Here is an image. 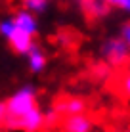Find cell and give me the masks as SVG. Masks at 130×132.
<instances>
[{
	"mask_svg": "<svg viewBox=\"0 0 130 132\" xmlns=\"http://www.w3.org/2000/svg\"><path fill=\"white\" fill-rule=\"evenodd\" d=\"M6 119H17V117L29 113L31 109H34L38 105V98H37V90L33 86H21L19 90L12 94L6 100Z\"/></svg>",
	"mask_w": 130,
	"mask_h": 132,
	"instance_id": "obj_1",
	"label": "cell"
},
{
	"mask_svg": "<svg viewBox=\"0 0 130 132\" xmlns=\"http://www.w3.org/2000/svg\"><path fill=\"white\" fill-rule=\"evenodd\" d=\"M0 35L6 38V42L10 44V48L19 56H25L31 48L34 46V36L25 33L23 29H19L15 23L12 21V17L0 21Z\"/></svg>",
	"mask_w": 130,
	"mask_h": 132,
	"instance_id": "obj_2",
	"label": "cell"
},
{
	"mask_svg": "<svg viewBox=\"0 0 130 132\" xmlns=\"http://www.w3.org/2000/svg\"><path fill=\"white\" fill-rule=\"evenodd\" d=\"M101 57L111 67H124L130 61V48L124 42V38H109L101 46Z\"/></svg>",
	"mask_w": 130,
	"mask_h": 132,
	"instance_id": "obj_3",
	"label": "cell"
},
{
	"mask_svg": "<svg viewBox=\"0 0 130 132\" xmlns=\"http://www.w3.org/2000/svg\"><path fill=\"white\" fill-rule=\"evenodd\" d=\"M2 128L6 130H21V132H40L44 126V111L38 109V105L34 109H31L29 113L17 117V119H4Z\"/></svg>",
	"mask_w": 130,
	"mask_h": 132,
	"instance_id": "obj_4",
	"label": "cell"
},
{
	"mask_svg": "<svg viewBox=\"0 0 130 132\" xmlns=\"http://www.w3.org/2000/svg\"><path fill=\"white\" fill-rule=\"evenodd\" d=\"M63 130L65 132H92L94 130V121L84 111L82 113H75V115L65 117Z\"/></svg>",
	"mask_w": 130,
	"mask_h": 132,
	"instance_id": "obj_5",
	"label": "cell"
},
{
	"mask_svg": "<svg viewBox=\"0 0 130 132\" xmlns=\"http://www.w3.org/2000/svg\"><path fill=\"white\" fill-rule=\"evenodd\" d=\"M80 6H82L84 15H86L88 19H92V21L103 19L111 12V6L105 4L103 0H80Z\"/></svg>",
	"mask_w": 130,
	"mask_h": 132,
	"instance_id": "obj_6",
	"label": "cell"
},
{
	"mask_svg": "<svg viewBox=\"0 0 130 132\" xmlns=\"http://www.w3.org/2000/svg\"><path fill=\"white\" fill-rule=\"evenodd\" d=\"M54 109L57 111L59 117H69V115H75V113L86 111V102L80 98H63L56 103Z\"/></svg>",
	"mask_w": 130,
	"mask_h": 132,
	"instance_id": "obj_7",
	"label": "cell"
},
{
	"mask_svg": "<svg viewBox=\"0 0 130 132\" xmlns=\"http://www.w3.org/2000/svg\"><path fill=\"white\" fill-rule=\"evenodd\" d=\"M12 21L19 27V29H23L25 33H29V35H33V36L37 35V31H38L37 15H34L33 12H29V10H19L17 13H13Z\"/></svg>",
	"mask_w": 130,
	"mask_h": 132,
	"instance_id": "obj_8",
	"label": "cell"
},
{
	"mask_svg": "<svg viewBox=\"0 0 130 132\" xmlns=\"http://www.w3.org/2000/svg\"><path fill=\"white\" fill-rule=\"evenodd\" d=\"M25 56H27V65H29V69L33 73H42L44 71L48 60H46V54H44L40 48H37V44H34Z\"/></svg>",
	"mask_w": 130,
	"mask_h": 132,
	"instance_id": "obj_9",
	"label": "cell"
},
{
	"mask_svg": "<svg viewBox=\"0 0 130 132\" xmlns=\"http://www.w3.org/2000/svg\"><path fill=\"white\" fill-rule=\"evenodd\" d=\"M21 4H23V10H29L33 12L34 15L37 13H42L44 10H46V0H21Z\"/></svg>",
	"mask_w": 130,
	"mask_h": 132,
	"instance_id": "obj_10",
	"label": "cell"
},
{
	"mask_svg": "<svg viewBox=\"0 0 130 132\" xmlns=\"http://www.w3.org/2000/svg\"><path fill=\"white\" fill-rule=\"evenodd\" d=\"M117 86H119L120 94H123L124 98H128V100H130V73H124V75L120 77L119 82H117Z\"/></svg>",
	"mask_w": 130,
	"mask_h": 132,
	"instance_id": "obj_11",
	"label": "cell"
},
{
	"mask_svg": "<svg viewBox=\"0 0 130 132\" xmlns=\"http://www.w3.org/2000/svg\"><path fill=\"white\" fill-rule=\"evenodd\" d=\"M105 4H109L111 8H117V10H123L130 13V0H103Z\"/></svg>",
	"mask_w": 130,
	"mask_h": 132,
	"instance_id": "obj_12",
	"label": "cell"
},
{
	"mask_svg": "<svg viewBox=\"0 0 130 132\" xmlns=\"http://www.w3.org/2000/svg\"><path fill=\"white\" fill-rule=\"evenodd\" d=\"M120 35H123L124 42H126V44H128V48H130V23L123 27V33H120Z\"/></svg>",
	"mask_w": 130,
	"mask_h": 132,
	"instance_id": "obj_13",
	"label": "cell"
},
{
	"mask_svg": "<svg viewBox=\"0 0 130 132\" xmlns=\"http://www.w3.org/2000/svg\"><path fill=\"white\" fill-rule=\"evenodd\" d=\"M4 119H6V103H4V102H0V126H2Z\"/></svg>",
	"mask_w": 130,
	"mask_h": 132,
	"instance_id": "obj_14",
	"label": "cell"
},
{
	"mask_svg": "<svg viewBox=\"0 0 130 132\" xmlns=\"http://www.w3.org/2000/svg\"><path fill=\"white\" fill-rule=\"evenodd\" d=\"M0 132H2V126H0Z\"/></svg>",
	"mask_w": 130,
	"mask_h": 132,
	"instance_id": "obj_15",
	"label": "cell"
},
{
	"mask_svg": "<svg viewBox=\"0 0 130 132\" xmlns=\"http://www.w3.org/2000/svg\"><path fill=\"white\" fill-rule=\"evenodd\" d=\"M126 132H130V130H126Z\"/></svg>",
	"mask_w": 130,
	"mask_h": 132,
	"instance_id": "obj_16",
	"label": "cell"
},
{
	"mask_svg": "<svg viewBox=\"0 0 130 132\" xmlns=\"http://www.w3.org/2000/svg\"><path fill=\"white\" fill-rule=\"evenodd\" d=\"M46 2H48V0H46Z\"/></svg>",
	"mask_w": 130,
	"mask_h": 132,
	"instance_id": "obj_17",
	"label": "cell"
}]
</instances>
